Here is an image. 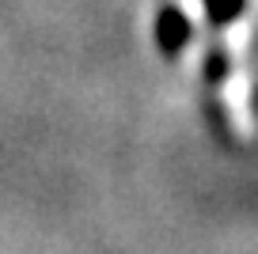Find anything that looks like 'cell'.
Masks as SVG:
<instances>
[{"instance_id": "2", "label": "cell", "mask_w": 258, "mask_h": 254, "mask_svg": "<svg viewBox=\"0 0 258 254\" xmlns=\"http://www.w3.org/2000/svg\"><path fill=\"white\" fill-rule=\"evenodd\" d=\"M224 46L232 49L235 57L247 53V46H250V23H247V19H239V23H232V27L224 31Z\"/></svg>"}, {"instance_id": "1", "label": "cell", "mask_w": 258, "mask_h": 254, "mask_svg": "<svg viewBox=\"0 0 258 254\" xmlns=\"http://www.w3.org/2000/svg\"><path fill=\"white\" fill-rule=\"evenodd\" d=\"M220 99H224V110H228V118H232L235 133L239 137H254L258 125H254V110H250V72L243 69V65L224 80Z\"/></svg>"}]
</instances>
